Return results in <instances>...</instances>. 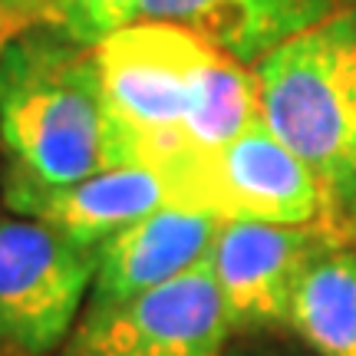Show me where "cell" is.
Returning <instances> with one entry per match:
<instances>
[{
	"mask_svg": "<svg viewBox=\"0 0 356 356\" xmlns=\"http://www.w3.org/2000/svg\"><path fill=\"white\" fill-rule=\"evenodd\" d=\"M96 60L122 159L159 168L181 208L211 155L264 119L248 63L181 24L136 20L99 40Z\"/></svg>",
	"mask_w": 356,
	"mask_h": 356,
	"instance_id": "6da1fadb",
	"label": "cell"
},
{
	"mask_svg": "<svg viewBox=\"0 0 356 356\" xmlns=\"http://www.w3.org/2000/svg\"><path fill=\"white\" fill-rule=\"evenodd\" d=\"M126 159L115 145L96 47L60 24L26 26L0 43L3 198L66 188Z\"/></svg>",
	"mask_w": 356,
	"mask_h": 356,
	"instance_id": "7a4b0ae2",
	"label": "cell"
},
{
	"mask_svg": "<svg viewBox=\"0 0 356 356\" xmlns=\"http://www.w3.org/2000/svg\"><path fill=\"white\" fill-rule=\"evenodd\" d=\"M254 76L264 122L320 181V225L343 238L356 204V7L264 53Z\"/></svg>",
	"mask_w": 356,
	"mask_h": 356,
	"instance_id": "3957f363",
	"label": "cell"
},
{
	"mask_svg": "<svg viewBox=\"0 0 356 356\" xmlns=\"http://www.w3.org/2000/svg\"><path fill=\"white\" fill-rule=\"evenodd\" d=\"M96 264L99 244L40 218L0 215V356L63 350Z\"/></svg>",
	"mask_w": 356,
	"mask_h": 356,
	"instance_id": "277c9868",
	"label": "cell"
},
{
	"mask_svg": "<svg viewBox=\"0 0 356 356\" xmlns=\"http://www.w3.org/2000/svg\"><path fill=\"white\" fill-rule=\"evenodd\" d=\"M231 330L211 264L119 304H86L60 356H221Z\"/></svg>",
	"mask_w": 356,
	"mask_h": 356,
	"instance_id": "5b68a950",
	"label": "cell"
},
{
	"mask_svg": "<svg viewBox=\"0 0 356 356\" xmlns=\"http://www.w3.org/2000/svg\"><path fill=\"white\" fill-rule=\"evenodd\" d=\"M188 208L218 218L274 225H320L323 191L317 175L264 119L231 139L191 185Z\"/></svg>",
	"mask_w": 356,
	"mask_h": 356,
	"instance_id": "8992f818",
	"label": "cell"
},
{
	"mask_svg": "<svg viewBox=\"0 0 356 356\" xmlns=\"http://www.w3.org/2000/svg\"><path fill=\"white\" fill-rule=\"evenodd\" d=\"M330 238H337V231L323 225L225 218L208 264L221 287L231 327L291 323L293 291Z\"/></svg>",
	"mask_w": 356,
	"mask_h": 356,
	"instance_id": "52a82bcc",
	"label": "cell"
},
{
	"mask_svg": "<svg viewBox=\"0 0 356 356\" xmlns=\"http://www.w3.org/2000/svg\"><path fill=\"white\" fill-rule=\"evenodd\" d=\"M221 221L215 211L168 204L106 238L86 304H119L208 264Z\"/></svg>",
	"mask_w": 356,
	"mask_h": 356,
	"instance_id": "ba28073f",
	"label": "cell"
},
{
	"mask_svg": "<svg viewBox=\"0 0 356 356\" xmlns=\"http://www.w3.org/2000/svg\"><path fill=\"white\" fill-rule=\"evenodd\" d=\"M3 204L13 215L40 218L60 225L89 244H102L122 228L178 202L172 181L159 168L142 162H122L66 188L20 191L3 198Z\"/></svg>",
	"mask_w": 356,
	"mask_h": 356,
	"instance_id": "9c48e42d",
	"label": "cell"
},
{
	"mask_svg": "<svg viewBox=\"0 0 356 356\" xmlns=\"http://www.w3.org/2000/svg\"><path fill=\"white\" fill-rule=\"evenodd\" d=\"M346 7L356 0H142L139 20L181 24L234 60L257 63L284 40Z\"/></svg>",
	"mask_w": 356,
	"mask_h": 356,
	"instance_id": "30bf717a",
	"label": "cell"
},
{
	"mask_svg": "<svg viewBox=\"0 0 356 356\" xmlns=\"http://www.w3.org/2000/svg\"><path fill=\"white\" fill-rule=\"evenodd\" d=\"M291 327L317 356H356V244L330 238L293 291Z\"/></svg>",
	"mask_w": 356,
	"mask_h": 356,
	"instance_id": "8fae6325",
	"label": "cell"
},
{
	"mask_svg": "<svg viewBox=\"0 0 356 356\" xmlns=\"http://www.w3.org/2000/svg\"><path fill=\"white\" fill-rule=\"evenodd\" d=\"M47 20H53L50 0H0V43L26 26L47 24Z\"/></svg>",
	"mask_w": 356,
	"mask_h": 356,
	"instance_id": "7c38bea8",
	"label": "cell"
},
{
	"mask_svg": "<svg viewBox=\"0 0 356 356\" xmlns=\"http://www.w3.org/2000/svg\"><path fill=\"white\" fill-rule=\"evenodd\" d=\"M231 356H304L297 353V350H287V346H241V350H234Z\"/></svg>",
	"mask_w": 356,
	"mask_h": 356,
	"instance_id": "4fadbf2b",
	"label": "cell"
},
{
	"mask_svg": "<svg viewBox=\"0 0 356 356\" xmlns=\"http://www.w3.org/2000/svg\"><path fill=\"white\" fill-rule=\"evenodd\" d=\"M343 238H346V241H350V238H356V204H353V211H350V218H346Z\"/></svg>",
	"mask_w": 356,
	"mask_h": 356,
	"instance_id": "5bb4252c",
	"label": "cell"
}]
</instances>
